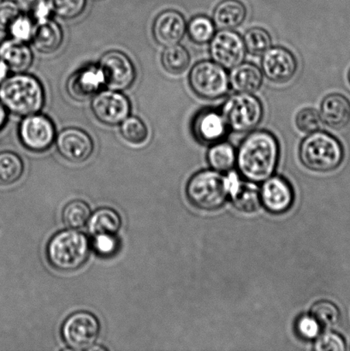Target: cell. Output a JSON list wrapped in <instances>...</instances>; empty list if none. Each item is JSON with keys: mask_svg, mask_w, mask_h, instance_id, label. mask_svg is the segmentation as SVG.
Instances as JSON below:
<instances>
[{"mask_svg": "<svg viewBox=\"0 0 350 351\" xmlns=\"http://www.w3.org/2000/svg\"><path fill=\"white\" fill-rule=\"evenodd\" d=\"M51 13L53 12H51L50 6L48 5L47 0H44V1L41 2L40 5L33 10L30 15L32 16L33 19L36 21V23H38L49 19Z\"/></svg>", "mask_w": 350, "mask_h": 351, "instance_id": "60d3db41", "label": "cell"}, {"mask_svg": "<svg viewBox=\"0 0 350 351\" xmlns=\"http://www.w3.org/2000/svg\"><path fill=\"white\" fill-rule=\"evenodd\" d=\"M51 12L62 19H74L84 12L87 0H47Z\"/></svg>", "mask_w": 350, "mask_h": 351, "instance_id": "836d02e7", "label": "cell"}, {"mask_svg": "<svg viewBox=\"0 0 350 351\" xmlns=\"http://www.w3.org/2000/svg\"><path fill=\"white\" fill-rule=\"evenodd\" d=\"M246 47L239 34L231 29H222L212 37L210 53L212 60L223 68L238 66L245 60Z\"/></svg>", "mask_w": 350, "mask_h": 351, "instance_id": "7c38bea8", "label": "cell"}, {"mask_svg": "<svg viewBox=\"0 0 350 351\" xmlns=\"http://www.w3.org/2000/svg\"><path fill=\"white\" fill-rule=\"evenodd\" d=\"M345 149L342 143L330 134H310L300 147V159L305 167L318 173H329L340 166Z\"/></svg>", "mask_w": 350, "mask_h": 351, "instance_id": "277c9868", "label": "cell"}, {"mask_svg": "<svg viewBox=\"0 0 350 351\" xmlns=\"http://www.w3.org/2000/svg\"><path fill=\"white\" fill-rule=\"evenodd\" d=\"M229 84L238 93L253 94L262 87L263 75L256 65L242 63L232 69L229 77Z\"/></svg>", "mask_w": 350, "mask_h": 351, "instance_id": "603a6c76", "label": "cell"}, {"mask_svg": "<svg viewBox=\"0 0 350 351\" xmlns=\"http://www.w3.org/2000/svg\"><path fill=\"white\" fill-rule=\"evenodd\" d=\"M91 216L90 206L82 199H74L65 205L62 219L67 228L80 229L86 226Z\"/></svg>", "mask_w": 350, "mask_h": 351, "instance_id": "f1b7e54d", "label": "cell"}, {"mask_svg": "<svg viewBox=\"0 0 350 351\" xmlns=\"http://www.w3.org/2000/svg\"><path fill=\"white\" fill-rule=\"evenodd\" d=\"M36 24L27 14H19L7 29L13 39L27 43L32 40Z\"/></svg>", "mask_w": 350, "mask_h": 351, "instance_id": "e575fe53", "label": "cell"}, {"mask_svg": "<svg viewBox=\"0 0 350 351\" xmlns=\"http://www.w3.org/2000/svg\"><path fill=\"white\" fill-rule=\"evenodd\" d=\"M222 115L233 132H251L262 120L263 106L251 94L238 93L226 101Z\"/></svg>", "mask_w": 350, "mask_h": 351, "instance_id": "8992f818", "label": "cell"}, {"mask_svg": "<svg viewBox=\"0 0 350 351\" xmlns=\"http://www.w3.org/2000/svg\"><path fill=\"white\" fill-rule=\"evenodd\" d=\"M246 16V7L242 2L238 0H224L216 7L214 23L218 29H232L241 25Z\"/></svg>", "mask_w": 350, "mask_h": 351, "instance_id": "cb8c5ba5", "label": "cell"}, {"mask_svg": "<svg viewBox=\"0 0 350 351\" xmlns=\"http://www.w3.org/2000/svg\"><path fill=\"white\" fill-rule=\"evenodd\" d=\"M120 133L127 143L140 146L145 143L149 137V130L145 123L137 117H128L120 123Z\"/></svg>", "mask_w": 350, "mask_h": 351, "instance_id": "f546056e", "label": "cell"}, {"mask_svg": "<svg viewBox=\"0 0 350 351\" xmlns=\"http://www.w3.org/2000/svg\"><path fill=\"white\" fill-rule=\"evenodd\" d=\"M91 110L98 121L108 126L120 125L132 110L129 99L122 92L103 90L92 98Z\"/></svg>", "mask_w": 350, "mask_h": 351, "instance_id": "8fae6325", "label": "cell"}, {"mask_svg": "<svg viewBox=\"0 0 350 351\" xmlns=\"http://www.w3.org/2000/svg\"><path fill=\"white\" fill-rule=\"evenodd\" d=\"M7 121V109L5 106L0 102V130L5 126Z\"/></svg>", "mask_w": 350, "mask_h": 351, "instance_id": "ee69618b", "label": "cell"}, {"mask_svg": "<svg viewBox=\"0 0 350 351\" xmlns=\"http://www.w3.org/2000/svg\"><path fill=\"white\" fill-rule=\"evenodd\" d=\"M348 81H349V84L350 85V69H349V71L348 72Z\"/></svg>", "mask_w": 350, "mask_h": 351, "instance_id": "f6af8a7d", "label": "cell"}, {"mask_svg": "<svg viewBox=\"0 0 350 351\" xmlns=\"http://www.w3.org/2000/svg\"><path fill=\"white\" fill-rule=\"evenodd\" d=\"M0 60L5 62L10 71L24 73L32 65L34 55L26 43L10 38L0 44Z\"/></svg>", "mask_w": 350, "mask_h": 351, "instance_id": "ffe728a7", "label": "cell"}, {"mask_svg": "<svg viewBox=\"0 0 350 351\" xmlns=\"http://www.w3.org/2000/svg\"><path fill=\"white\" fill-rule=\"evenodd\" d=\"M260 193L262 204L274 215L287 212L293 204L292 188L282 178L273 177L266 179Z\"/></svg>", "mask_w": 350, "mask_h": 351, "instance_id": "2e32d148", "label": "cell"}, {"mask_svg": "<svg viewBox=\"0 0 350 351\" xmlns=\"http://www.w3.org/2000/svg\"><path fill=\"white\" fill-rule=\"evenodd\" d=\"M193 130L195 137L201 143L215 144L225 136L227 123L221 113L214 110H205L195 117Z\"/></svg>", "mask_w": 350, "mask_h": 351, "instance_id": "ac0fdd59", "label": "cell"}, {"mask_svg": "<svg viewBox=\"0 0 350 351\" xmlns=\"http://www.w3.org/2000/svg\"><path fill=\"white\" fill-rule=\"evenodd\" d=\"M92 237L91 247L99 256L110 258L118 253L120 242L116 234H98Z\"/></svg>", "mask_w": 350, "mask_h": 351, "instance_id": "d590c367", "label": "cell"}, {"mask_svg": "<svg viewBox=\"0 0 350 351\" xmlns=\"http://www.w3.org/2000/svg\"><path fill=\"white\" fill-rule=\"evenodd\" d=\"M228 179L229 194L235 208L246 213L256 212L262 204L258 187L252 182H240L236 175Z\"/></svg>", "mask_w": 350, "mask_h": 351, "instance_id": "44dd1931", "label": "cell"}, {"mask_svg": "<svg viewBox=\"0 0 350 351\" xmlns=\"http://www.w3.org/2000/svg\"><path fill=\"white\" fill-rule=\"evenodd\" d=\"M321 326L315 321L313 316L305 315L298 319L297 330L298 335L304 339L311 340L316 339L320 335Z\"/></svg>", "mask_w": 350, "mask_h": 351, "instance_id": "f35d334b", "label": "cell"}, {"mask_svg": "<svg viewBox=\"0 0 350 351\" xmlns=\"http://www.w3.org/2000/svg\"><path fill=\"white\" fill-rule=\"evenodd\" d=\"M208 160L212 169L218 173H226L234 167L236 154L231 144L217 143L209 150Z\"/></svg>", "mask_w": 350, "mask_h": 351, "instance_id": "4316f807", "label": "cell"}, {"mask_svg": "<svg viewBox=\"0 0 350 351\" xmlns=\"http://www.w3.org/2000/svg\"><path fill=\"white\" fill-rule=\"evenodd\" d=\"M314 348L317 351H345L346 343L342 337L338 333L327 332L317 337Z\"/></svg>", "mask_w": 350, "mask_h": 351, "instance_id": "74e56055", "label": "cell"}, {"mask_svg": "<svg viewBox=\"0 0 350 351\" xmlns=\"http://www.w3.org/2000/svg\"><path fill=\"white\" fill-rule=\"evenodd\" d=\"M44 0H16L21 12L25 14H31L33 10Z\"/></svg>", "mask_w": 350, "mask_h": 351, "instance_id": "b9f144b4", "label": "cell"}, {"mask_svg": "<svg viewBox=\"0 0 350 351\" xmlns=\"http://www.w3.org/2000/svg\"><path fill=\"white\" fill-rule=\"evenodd\" d=\"M24 166L22 159L16 154L0 153V186L15 184L22 178Z\"/></svg>", "mask_w": 350, "mask_h": 351, "instance_id": "83f0119b", "label": "cell"}, {"mask_svg": "<svg viewBox=\"0 0 350 351\" xmlns=\"http://www.w3.org/2000/svg\"><path fill=\"white\" fill-rule=\"evenodd\" d=\"M297 69L296 58L286 48H270L264 53L262 71L271 81L277 84L290 81L296 74Z\"/></svg>", "mask_w": 350, "mask_h": 351, "instance_id": "9a60e30c", "label": "cell"}, {"mask_svg": "<svg viewBox=\"0 0 350 351\" xmlns=\"http://www.w3.org/2000/svg\"><path fill=\"white\" fill-rule=\"evenodd\" d=\"M103 86L105 79L101 68L90 65L71 75L67 82V92L74 101H86L101 92Z\"/></svg>", "mask_w": 350, "mask_h": 351, "instance_id": "5bb4252c", "label": "cell"}, {"mask_svg": "<svg viewBox=\"0 0 350 351\" xmlns=\"http://www.w3.org/2000/svg\"><path fill=\"white\" fill-rule=\"evenodd\" d=\"M246 50L250 54L260 56L272 47V38L266 30L262 27H253L246 33L245 39Z\"/></svg>", "mask_w": 350, "mask_h": 351, "instance_id": "d6a6232c", "label": "cell"}, {"mask_svg": "<svg viewBox=\"0 0 350 351\" xmlns=\"http://www.w3.org/2000/svg\"><path fill=\"white\" fill-rule=\"evenodd\" d=\"M98 65L104 75L105 87L111 90H125L136 80V68L132 60L122 51H108L103 55Z\"/></svg>", "mask_w": 350, "mask_h": 351, "instance_id": "30bf717a", "label": "cell"}, {"mask_svg": "<svg viewBox=\"0 0 350 351\" xmlns=\"http://www.w3.org/2000/svg\"><path fill=\"white\" fill-rule=\"evenodd\" d=\"M58 154L71 163H82L92 156L95 144L84 130L67 128L62 130L55 139Z\"/></svg>", "mask_w": 350, "mask_h": 351, "instance_id": "4fadbf2b", "label": "cell"}, {"mask_svg": "<svg viewBox=\"0 0 350 351\" xmlns=\"http://www.w3.org/2000/svg\"><path fill=\"white\" fill-rule=\"evenodd\" d=\"M10 69L3 60H0V84L8 77Z\"/></svg>", "mask_w": 350, "mask_h": 351, "instance_id": "7bdbcfd3", "label": "cell"}, {"mask_svg": "<svg viewBox=\"0 0 350 351\" xmlns=\"http://www.w3.org/2000/svg\"><path fill=\"white\" fill-rule=\"evenodd\" d=\"M161 62L168 73L177 75L187 70L190 63V56L186 48L176 44L164 49Z\"/></svg>", "mask_w": 350, "mask_h": 351, "instance_id": "484cf974", "label": "cell"}, {"mask_svg": "<svg viewBox=\"0 0 350 351\" xmlns=\"http://www.w3.org/2000/svg\"><path fill=\"white\" fill-rule=\"evenodd\" d=\"M18 135L21 143L27 149L41 153L50 149L56 139L54 123L39 112L23 117L20 123Z\"/></svg>", "mask_w": 350, "mask_h": 351, "instance_id": "9c48e42d", "label": "cell"}, {"mask_svg": "<svg viewBox=\"0 0 350 351\" xmlns=\"http://www.w3.org/2000/svg\"><path fill=\"white\" fill-rule=\"evenodd\" d=\"M90 247L91 243L84 233L70 228L61 230L47 243V260L58 271H77L88 261Z\"/></svg>", "mask_w": 350, "mask_h": 351, "instance_id": "3957f363", "label": "cell"}, {"mask_svg": "<svg viewBox=\"0 0 350 351\" xmlns=\"http://www.w3.org/2000/svg\"><path fill=\"white\" fill-rule=\"evenodd\" d=\"M279 157L275 136L267 132H255L243 140L236 154V163L247 180L262 182L272 177Z\"/></svg>", "mask_w": 350, "mask_h": 351, "instance_id": "6da1fadb", "label": "cell"}, {"mask_svg": "<svg viewBox=\"0 0 350 351\" xmlns=\"http://www.w3.org/2000/svg\"><path fill=\"white\" fill-rule=\"evenodd\" d=\"M88 230L92 236L98 234H116L122 226V219L114 209L103 208L91 215Z\"/></svg>", "mask_w": 350, "mask_h": 351, "instance_id": "d4e9b609", "label": "cell"}, {"mask_svg": "<svg viewBox=\"0 0 350 351\" xmlns=\"http://www.w3.org/2000/svg\"><path fill=\"white\" fill-rule=\"evenodd\" d=\"M311 315L321 328H332L338 324L341 313L334 302L321 301L316 302L311 309Z\"/></svg>", "mask_w": 350, "mask_h": 351, "instance_id": "1f68e13d", "label": "cell"}, {"mask_svg": "<svg viewBox=\"0 0 350 351\" xmlns=\"http://www.w3.org/2000/svg\"><path fill=\"white\" fill-rule=\"evenodd\" d=\"M101 332L97 317L87 311L75 312L65 319L61 328L62 338L73 350H90Z\"/></svg>", "mask_w": 350, "mask_h": 351, "instance_id": "ba28073f", "label": "cell"}, {"mask_svg": "<svg viewBox=\"0 0 350 351\" xmlns=\"http://www.w3.org/2000/svg\"><path fill=\"white\" fill-rule=\"evenodd\" d=\"M188 80L191 88L201 98L219 99L229 91L227 72L215 62H199L192 68Z\"/></svg>", "mask_w": 350, "mask_h": 351, "instance_id": "52a82bcc", "label": "cell"}, {"mask_svg": "<svg viewBox=\"0 0 350 351\" xmlns=\"http://www.w3.org/2000/svg\"><path fill=\"white\" fill-rule=\"evenodd\" d=\"M296 123L297 128L301 132L306 134L316 132L321 125V114L316 110L305 108L298 112Z\"/></svg>", "mask_w": 350, "mask_h": 351, "instance_id": "8d00e7d4", "label": "cell"}, {"mask_svg": "<svg viewBox=\"0 0 350 351\" xmlns=\"http://www.w3.org/2000/svg\"><path fill=\"white\" fill-rule=\"evenodd\" d=\"M186 194L192 205L214 211L225 204L229 194V179L217 171H202L191 178Z\"/></svg>", "mask_w": 350, "mask_h": 351, "instance_id": "5b68a950", "label": "cell"}, {"mask_svg": "<svg viewBox=\"0 0 350 351\" xmlns=\"http://www.w3.org/2000/svg\"><path fill=\"white\" fill-rule=\"evenodd\" d=\"M63 39L60 26L53 20L47 19L36 23L31 41L39 53L51 54L60 49Z\"/></svg>", "mask_w": 350, "mask_h": 351, "instance_id": "7402d4cb", "label": "cell"}, {"mask_svg": "<svg viewBox=\"0 0 350 351\" xmlns=\"http://www.w3.org/2000/svg\"><path fill=\"white\" fill-rule=\"evenodd\" d=\"M190 39L197 44L210 43L215 34V24L209 17L197 16L194 17L187 27Z\"/></svg>", "mask_w": 350, "mask_h": 351, "instance_id": "4dcf8cb0", "label": "cell"}, {"mask_svg": "<svg viewBox=\"0 0 350 351\" xmlns=\"http://www.w3.org/2000/svg\"><path fill=\"white\" fill-rule=\"evenodd\" d=\"M0 102L13 114L26 117L38 113L45 103L42 84L33 75L16 73L0 84Z\"/></svg>", "mask_w": 350, "mask_h": 351, "instance_id": "7a4b0ae2", "label": "cell"}, {"mask_svg": "<svg viewBox=\"0 0 350 351\" xmlns=\"http://www.w3.org/2000/svg\"><path fill=\"white\" fill-rule=\"evenodd\" d=\"M321 118L325 125L342 130L350 123V101L344 95H329L322 101Z\"/></svg>", "mask_w": 350, "mask_h": 351, "instance_id": "d6986e66", "label": "cell"}, {"mask_svg": "<svg viewBox=\"0 0 350 351\" xmlns=\"http://www.w3.org/2000/svg\"><path fill=\"white\" fill-rule=\"evenodd\" d=\"M187 31L186 21L179 12L169 10L160 13L153 25V34L158 44L171 47L178 44Z\"/></svg>", "mask_w": 350, "mask_h": 351, "instance_id": "e0dca14e", "label": "cell"}, {"mask_svg": "<svg viewBox=\"0 0 350 351\" xmlns=\"http://www.w3.org/2000/svg\"><path fill=\"white\" fill-rule=\"evenodd\" d=\"M21 13L18 5L12 0L0 2V30L7 31L10 23Z\"/></svg>", "mask_w": 350, "mask_h": 351, "instance_id": "ab89813d", "label": "cell"}, {"mask_svg": "<svg viewBox=\"0 0 350 351\" xmlns=\"http://www.w3.org/2000/svg\"><path fill=\"white\" fill-rule=\"evenodd\" d=\"M1 1H2V0H0V2H1Z\"/></svg>", "mask_w": 350, "mask_h": 351, "instance_id": "bcb514c9", "label": "cell"}]
</instances>
